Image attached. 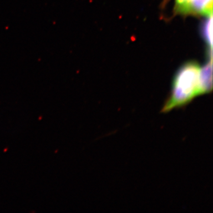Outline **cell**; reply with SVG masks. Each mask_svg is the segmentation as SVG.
I'll return each instance as SVG.
<instances>
[{
  "label": "cell",
  "mask_w": 213,
  "mask_h": 213,
  "mask_svg": "<svg viewBox=\"0 0 213 213\" xmlns=\"http://www.w3.org/2000/svg\"><path fill=\"white\" fill-rule=\"evenodd\" d=\"M201 66L198 62H186L176 71L171 94L163 104L161 112L167 113L188 105L200 95L199 76Z\"/></svg>",
  "instance_id": "obj_1"
},
{
  "label": "cell",
  "mask_w": 213,
  "mask_h": 213,
  "mask_svg": "<svg viewBox=\"0 0 213 213\" xmlns=\"http://www.w3.org/2000/svg\"><path fill=\"white\" fill-rule=\"evenodd\" d=\"M208 60L202 68H201L199 76L200 95L210 93L212 90V56H208Z\"/></svg>",
  "instance_id": "obj_2"
},
{
  "label": "cell",
  "mask_w": 213,
  "mask_h": 213,
  "mask_svg": "<svg viewBox=\"0 0 213 213\" xmlns=\"http://www.w3.org/2000/svg\"><path fill=\"white\" fill-rule=\"evenodd\" d=\"M206 19L204 21L201 27V33L204 40L207 43L209 49H212L211 38V23L212 15L206 16Z\"/></svg>",
  "instance_id": "obj_3"
}]
</instances>
